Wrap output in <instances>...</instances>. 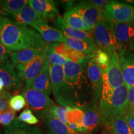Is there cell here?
Returning <instances> with one entry per match:
<instances>
[{"label": "cell", "mask_w": 134, "mask_h": 134, "mask_svg": "<svg viewBox=\"0 0 134 134\" xmlns=\"http://www.w3.org/2000/svg\"><path fill=\"white\" fill-rule=\"evenodd\" d=\"M125 119L134 134V114L130 110H128L125 114Z\"/></svg>", "instance_id": "obj_36"}, {"label": "cell", "mask_w": 134, "mask_h": 134, "mask_svg": "<svg viewBox=\"0 0 134 134\" xmlns=\"http://www.w3.org/2000/svg\"><path fill=\"white\" fill-rule=\"evenodd\" d=\"M64 43L71 49L91 56H93L95 52L98 48H99L95 42H88L81 40L75 39L66 36H65Z\"/></svg>", "instance_id": "obj_24"}, {"label": "cell", "mask_w": 134, "mask_h": 134, "mask_svg": "<svg viewBox=\"0 0 134 134\" xmlns=\"http://www.w3.org/2000/svg\"><path fill=\"white\" fill-rule=\"evenodd\" d=\"M26 101L23 95L16 94L10 99L9 101V108L14 112L19 111L26 106Z\"/></svg>", "instance_id": "obj_32"}, {"label": "cell", "mask_w": 134, "mask_h": 134, "mask_svg": "<svg viewBox=\"0 0 134 134\" xmlns=\"http://www.w3.org/2000/svg\"><path fill=\"white\" fill-rule=\"evenodd\" d=\"M43 51L38 48H29L10 53V61L15 65L29 62Z\"/></svg>", "instance_id": "obj_25"}, {"label": "cell", "mask_w": 134, "mask_h": 134, "mask_svg": "<svg viewBox=\"0 0 134 134\" xmlns=\"http://www.w3.org/2000/svg\"><path fill=\"white\" fill-rule=\"evenodd\" d=\"M83 19L85 31H92L97 23L103 19V10L94 6L91 1H83L73 6Z\"/></svg>", "instance_id": "obj_9"}, {"label": "cell", "mask_w": 134, "mask_h": 134, "mask_svg": "<svg viewBox=\"0 0 134 134\" xmlns=\"http://www.w3.org/2000/svg\"><path fill=\"white\" fill-rule=\"evenodd\" d=\"M49 73L52 90L57 102L62 106L78 108L74 92L65 81L63 66L49 64Z\"/></svg>", "instance_id": "obj_2"}, {"label": "cell", "mask_w": 134, "mask_h": 134, "mask_svg": "<svg viewBox=\"0 0 134 134\" xmlns=\"http://www.w3.org/2000/svg\"><path fill=\"white\" fill-rule=\"evenodd\" d=\"M102 13L104 19L113 23L134 22V6L124 3L109 1Z\"/></svg>", "instance_id": "obj_7"}, {"label": "cell", "mask_w": 134, "mask_h": 134, "mask_svg": "<svg viewBox=\"0 0 134 134\" xmlns=\"http://www.w3.org/2000/svg\"><path fill=\"white\" fill-rule=\"evenodd\" d=\"M16 113L9 108L3 110L0 114V125L8 126L15 120Z\"/></svg>", "instance_id": "obj_34"}, {"label": "cell", "mask_w": 134, "mask_h": 134, "mask_svg": "<svg viewBox=\"0 0 134 134\" xmlns=\"http://www.w3.org/2000/svg\"><path fill=\"white\" fill-rule=\"evenodd\" d=\"M117 43L121 50L128 49L134 41V23H114Z\"/></svg>", "instance_id": "obj_13"}, {"label": "cell", "mask_w": 134, "mask_h": 134, "mask_svg": "<svg viewBox=\"0 0 134 134\" xmlns=\"http://www.w3.org/2000/svg\"><path fill=\"white\" fill-rule=\"evenodd\" d=\"M4 134H44V133L36 126L26 124L15 120L9 125L4 127Z\"/></svg>", "instance_id": "obj_23"}, {"label": "cell", "mask_w": 134, "mask_h": 134, "mask_svg": "<svg viewBox=\"0 0 134 134\" xmlns=\"http://www.w3.org/2000/svg\"><path fill=\"white\" fill-rule=\"evenodd\" d=\"M43 52L46 55L48 63L50 65H62H62H64L67 62L69 61L67 58L54 52L53 50H52L48 47V46L43 50Z\"/></svg>", "instance_id": "obj_29"}, {"label": "cell", "mask_w": 134, "mask_h": 134, "mask_svg": "<svg viewBox=\"0 0 134 134\" xmlns=\"http://www.w3.org/2000/svg\"><path fill=\"white\" fill-rule=\"evenodd\" d=\"M120 64L127 86H134V51L125 49L119 52Z\"/></svg>", "instance_id": "obj_14"}, {"label": "cell", "mask_w": 134, "mask_h": 134, "mask_svg": "<svg viewBox=\"0 0 134 134\" xmlns=\"http://www.w3.org/2000/svg\"><path fill=\"white\" fill-rule=\"evenodd\" d=\"M87 74L91 83L94 104L98 105L102 91L103 73L100 66L92 58L89 59L87 63Z\"/></svg>", "instance_id": "obj_12"}, {"label": "cell", "mask_w": 134, "mask_h": 134, "mask_svg": "<svg viewBox=\"0 0 134 134\" xmlns=\"http://www.w3.org/2000/svg\"><path fill=\"white\" fill-rule=\"evenodd\" d=\"M54 24L60 31H62L65 36L68 37L81 40L88 42H94L93 34L91 31H80L73 29L67 25L61 16H58L54 21Z\"/></svg>", "instance_id": "obj_16"}, {"label": "cell", "mask_w": 134, "mask_h": 134, "mask_svg": "<svg viewBox=\"0 0 134 134\" xmlns=\"http://www.w3.org/2000/svg\"><path fill=\"white\" fill-rule=\"evenodd\" d=\"M4 83H3V81L2 80V79L0 78V92L4 90Z\"/></svg>", "instance_id": "obj_42"}, {"label": "cell", "mask_w": 134, "mask_h": 134, "mask_svg": "<svg viewBox=\"0 0 134 134\" xmlns=\"http://www.w3.org/2000/svg\"><path fill=\"white\" fill-rule=\"evenodd\" d=\"M19 121L26 124L33 125L38 122V119L36 115L32 112L29 108H26L20 114V115L16 118Z\"/></svg>", "instance_id": "obj_31"}, {"label": "cell", "mask_w": 134, "mask_h": 134, "mask_svg": "<svg viewBox=\"0 0 134 134\" xmlns=\"http://www.w3.org/2000/svg\"><path fill=\"white\" fill-rule=\"evenodd\" d=\"M100 134H114L111 130L110 129L109 127L107 125H104V128L103 131L101 132Z\"/></svg>", "instance_id": "obj_41"}, {"label": "cell", "mask_w": 134, "mask_h": 134, "mask_svg": "<svg viewBox=\"0 0 134 134\" xmlns=\"http://www.w3.org/2000/svg\"><path fill=\"white\" fill-rule=\"evenodd\" d=\"M94 42L100 49L109 53L121 50L115 37L114 23L108 20L102 19L97 23L93 30Z\"/></svg>", "instance_id": "obj_5"}, {"label": "cell", "mask_w": 134, "mask_h": 134, "mask_svg": "<svg viewBox=\"0 0 134 134\" xmlns=\"http://www.w3.org/2000/svg\"><path fill=\"white\" fill-rule=\"evenodd\" d=\"M13 96L12 94L5 89L0 92V110L1 111L9 108V101Z\"/></svg>", "instance_id": "obj_35"}, {"label": "cell", "mask_w": 134, "mask_h": 134, "mask_svg": "<svg viewBox=\"0 0 134 134\" xmlns=\"http://www.w3.org/2000/svg\"><path fill=\"white\" fill-rule=\"evenodd\" d=\"M9 20V19H8V18L4 16V14H0V32H1L3 26H4V24H6Z\"/></svg>", "instance_id": "obj_40"}, {"label": "cell", "mask_w": 134, "mask_h": 134, "mask_svg": "<svg viewBox=\"0 0 134 134\" xmlns=\"http://www.w3.org/2000/svg\"><path fill=\"white\" fill-rule=\"evenodd\" d=\"M1 110H0V114H1Z\"/></svg>", "instance_id": "obj_47"}, {"label": "cell", "mask_w": 134, "mask_h": 134, "mask_svg": "<svg viewBox=\"0 0 134 134\" xmlns=\"http://www.w3.org/2000/svg\"><path fill=\"white\" fill-rule=\"evenodd\" d=\"M128 88V100L129 105L130 109L134 106V86H127Z\"/></svg>", "instance_id": "obj_37"}, {"label": "cell", "mask_w": 134, "mask_h": 134, "mask_svg": "<svg viewBox=\"0 0 134 134\" xmlns=\"http://www.w3.org/2000/svg\"><path fill=\"white\" fill-rule=\"evenodd\" d=\"M26 88H31L42 92L49 96L51 94L52 86L49 73V63L47 62L39 75Z\"/></svg>", "instance_id": "obj_20"}, {"label": "cell", "mask_w": 134, "mask_h": 134, "mask_svg": "<svg viewBox=\"0 0 134 134\" xmlns=\"http://www.w3.org/2000/svg\"><path fill=\"white\" fill-rule=\"evenodd\" d=\"M44 120L47 134H80L49 114L46 115Z\"/></svg>", "instance_id": "obj_21"}, {"label": "cell", "mask_w": 134, "mask_h": 134, "mask_svg": "<svg viewBox=\"0 0 134 134\" xmlns=\"http://www.w3.org/2000/svg\"><path fill=\"white\" fill-rule=\"evenodd\" d=\"M48 62L47 58L43 51L36 58L29 62L15 65V68L21 81L25 83V86L29 85L38 75Z\"/></svg>", "instance_id": "obj_8"}, {"label": "cell", "mask_w": 134, "mask_h": 134, "mask_svg": "<svg viewBox=\"0 0 134 134\" xmlns=\"http://www.w3.org/2000/svg\"><path fill=\"white\" fill-rule=\"evenodd\" d=\"M129 108L128 88L124 84L114 90L113 94L109 103H99V110L104 125L110 124L116 117L125 115Z\"/></svg>", "instance_id": "obj_3"}, {"label": "cell", "mask_w": 134, "mask_h": 134, "mask_svg": "<svg viewBox=\"0 0 134 134\" xmlns=\"http://www.w3.org/2000/svg\"><path fill=\"white\" fill-rule=\"evenodd\" d=\"M4 14V13H3L2 12V11H1V10H0V14Z\"/></svg>", "instance_id": "obj_45"}, {"label": "cell", "mask_w": 134, "mask_h": 134, "mask_svg": "<svg viewBox=\"0 0 134 134\" xmlns=\"http://www.w3.org/2000/svg\"><path fill=\"white\" fill-rule=\"evenodd\" d=\"M133 23H134V22H133ZM129 50H132V51H134V41L133 42V43H132V46H130Z\"/></svg>", "instance_id": "obj_43"}, {"label": "cell", "mask_w": 134, "mask_h": 134, "mask_svg": "<svg viewBox=\"0 0 134 134\" xmlns=\"http://www.w3.org/2000/svg\"><path fill=\"white\" fill-rule=\"evenodd\" d=\"M84 110L78 108H70L66 113L67 125L71 129L76 130L80 133H85L83 127Z\"/></svg>", "instance_id": "obj_22"}, {"label": "cell", "mask_w": 134, "mask_h": 134, "mask_svg": "<svg viewBox=\"0 0 134 134\" xmlns=\"http://www.w3.org/2000/svg\"><path fill=\"white\" fill-rule=\"evenodd\" d=\"M87 63H76L68 61L63 65L65 79L70 88L74 92L78 103V108L83 109V104L80 99L82 91L90 87L85 76V67Z\"/></svg>", "instance_id": "obj_4"}, {"label": "cell", "mask_w": 134, "mask_h": 134, "mask_svg": "<svg viewBox=\"0 0 134 134\" xmlns=\"http://www.w3.org/2000/svg\"><path fill=\"white\" fill-rule=\"evenodd\" d=\"M10 52L5 48L1 43H0V62L8 60L9 57Z\"/></svg>", "instance_id": "obj_38"}, {"label": "cell", "mask_w": 134, "mask_h": 134, "mask_svg": "<svg viewBox=\"0 0 134 134\" xmlns=\"http://www.w3.org/2000/svg\"><path fill=\"white\" fill-rule=\"evenodd\" d=\"M107 126L114 134H133L125 119V115L116 117Z\"/></svg>", "instance_id": "obj_28"}, {"label": "cell", "mask_w": 134, "mask_h": 134, "mask_svg": "<svg viewBox=\"0 0 134 134\" xmlns=\"http://www.w3.org/2000/svg\"><path fill=\"white\" fill-rule=\"evenodd\" d=\"M14 22L25 26H32L33 25L47 23V21L39 15L30 6H25L21 11L12 15Z\"/></svg>", "instance_id": "obj_17"}, {"label": "cell", "mask_w": 134, "mask_h": 134, "mask_svg": "<svg viewBox=\"0 0 134 134\" xmlns=\"http://www.w3.org/2000/svg\"><path fill=\"white\" fill-rule=\"evenodd\" d=\"M22 94L26 99L28 108L41 119H44L50 109L55 105L49 96L35 89L24 87Z\"/></svg>", "instance_id": "obj_6"}, {"label": "cell", "mask_w": 134, "mask_h": 134, "mask_svg": "<svg viewBox=\"0 0 134 134\" xmlns=\"http://www.w3.org/2000/svg\"><path fill=\"white\" fill-rule=\"evenodd\" d=\"M0 134H3V133L1 131H0Z\"/></svg>", "instance_id": "obj_46"}, {"label": "cell", "mask_w": 134, "mask_h": 134, "mask_svg": "<svg viewBox=\"0 0 134 134\" xmlns=\"http://www.w3.org/2000/svg\"><path fill=\"white\" fill-rule=\"evenodd\" d=\"M83 110L85 115L83 124L85 134H92L104 125L98 105L86 107Z\"/></svg>", "instance_id": "obj_15"}, {"label": "cell", "mask_w": 134, "mask_h": 134, "mask_svg": "<svg viewBox=\"0 0 134 134\" xmlns=\"http://www.w3.org/2000/svg\"><path fill=\"white\" fill-rule=\"evenodd\" d=\"M109 54L110 55L109 62L107 68L103 70L105 71L109 83L111 88L114 90L124 85L125 82L122 75L118 52L117 51H114Z\"/></svg>", "instance_id": "obj_11"}, {"label": "cell", "mask_w": 134, "mask_h": 134, "mask_svg": "<svg viewBox=\"0 0 134 134\" xmlns=\"http://www.w3.org/2000/svg\"><path fill=\"white\" fill-rule=\"evenodd\" d=\"M29 4L46 20H52L59 16L58 10L52 0H30Z\"/></svg>", "instance_id": "obj_18"}, {"label": "cell", "mask_w": 134, "mask_h": 134, "mask_svg": "<svg viewBox=\"0 0 134 134\" xmlns=\"http://www.w3.org/2000/svg\"><path fill=\"white\" fill-rule=\"evenodd\" d=\"M0 43L10 53L29 48L43 50L48 46L41 35L32 28L10 19L0 32Z\"/></svg>", "instance_id": "obj_1"}, {"label": "cell", "mask_w": 134, "mask_h": 134, "mask_svg": "<svg viewBox=\"0 0 134 134\" xmlns=\"http://www.w3.org/2000/svg\"><path fill=\"white\" fill-rule=\"evenodd\" d=\"M129 110H130V112H132V113L134 114V106L132 109H129Z\"/></svg>", "instance_id": "obj_44"}, {"label": "cell", "mask_w": 134, "mask_h": 134, "mask_svg": "<svg viewBox=\"0 0 134 134\" xmlns=\"http://www.w3.org/2000/svg\"><path fill=\"white\" fill-rule=\"evenodd\" d=\"M92 58L98 64L102 70L107 68L110 60V55L104 50L98 48L94 53Z\"/></svg>", "instance_id": "obj_30"}, {"label": "cell", "mask_w": 134, "mask_h": 134, "mask_svg": "<svg viewBox=\"0 0 134 134\" xmlns=\"http://www.w3.org/2000/svg\"><path fill=\"white\" fill-rule=\"evenodd\" d=\"M63 19L65 23L73 29L85 31V25L83 19L74 8L68 10L63 14Z\"/></svg>", "instance_id": "obj_27"}, {"label": "cell", "mask_w": 134, "mask_h": 134, "mask_svg": "<svg viewBox=\"0 0 134 134\" xmlns=\"http://www.w3.org/2000/svg\"><path fill=\"white\" fill-rule=\"evenodd\" d=\"M0 78L4 83L5 90L10 93L16 94L21 88V80L15 68V66L9 60L0 62Z\"/></svg>", "instance_id": "obj_10"}, {"label": "cell", "mask_w": 134, "mask_h": 134, "mask_svg": "<svg viewBox=\"0 0 134 134\" xmlns=\"http://www.w3.org/2000/svg\"><path fill=\"white\" fill-rule=\"evenodd\" d=\"M31 27L38 32L43 41L48 44L65 42V35L62 31L48 26L47 23L35 24Z\"/></svg>", "instance_id": "obj_19"}, {"label": "cell", "mask_w": 134, "mask_h": 134, "mask_svg": "<svg viewBox=\"0 0 134 134\" xmlns=\"http://www.w3.org/2000/svg\"><path fill=\"white\" fill-rule=\"evenodd\" d=\"M27 0H0V10L4 14L14 15L29 4Z\"/></svg>", "instance_id": "obj_26"}, {"label": "cell", "mask_w": 134, "mask_h": 134, "mask_svg": "<svg viewBox=\"0 0 134 134\" xmlns=\"http://www.w3.org/2000/svg\"><path fill=\"white\" fill-rule=\"evenodd\" d=\"M91 2L99 9L103 10L106 6V4L109 2V1H107V0H93V1H91Z\"/></svg>", "instance_id": "obj_39"}, {"label": "cell", "mask_w": 134, "mask_h": 134, "mask_svg": "<svg viewBox=\"0 0 134 134\" xmlns=\"http://www.w3.org/2000/svg\"><path fill=\"white\" fill-rule=\"evenodd\" d=\"M70 107L68 106H62V105H55L52 108L50 109L48 114L53 115L57 119H59L60 121L63 122V123L66 124L67 121L66 119V113L69 109Z\"/></svg>", "instance_id": "obj_33"}]
</instances>
